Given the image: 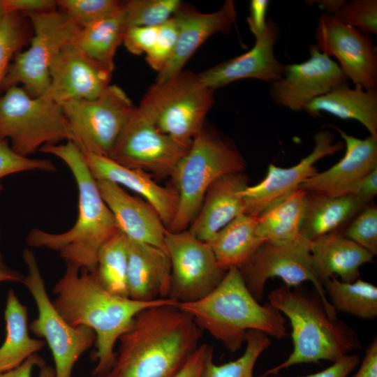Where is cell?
Masks as SVG:
<instances>
[{"label": "cell", "instance_id": "obj_54", "mask_svg": "<svg viewBox=\"0 0 377 377\" xmlns=\"http://www.w3.org/2000/svg\"><path fill=\"white\" fill-rule=\"evenodd\" d=\"M6 13L3 8V0H0V17Z\"/></svg>", "mask_w": 377, "mask_h": 377}, {"label": "cell", "instance_id": "obj_40", "mask_svg": "<svg viewBox=\"0 0 377 377\" xmlns=\"http://www.w3.org/2000/svg\"><path fill=\"white\" fill-rule=\"evenodd\" d=\"M342 233L373 256H376L377 254L376 207H365Z\"/></svg>", "mask_w": 377, "mask_h": 377}, {"label": "cell", "instance_id": "obj_3", "mask_svg": "<svg viewBox=\"0 0 377 377\" xmlns=\"http://www.w3.org/2000/svg\"><path fill=\"white\" fill-rule=\"evenodd\" d=\"M39 150L59 158L70 169L78 189V214L73 227L61 233L31 230L27 244L57 251L66 264L80 269L94 271L101 249L120 232L115 219L101 195L83 153L74 142L47 144Z\"/></svg>", "mask_w": 377, "mask_h": 377}, {"label": "cell", "instance_id": "obj_29", "mask_svg": "<svg viewBox=\"0 0 377 377\" xmlns=\"http://www.w3.org/2000/svg\"><path fill=\"white\" fill-rule=\"evenodd\" d=\"M219 265L227 271L244 266L264 242L256 216L243 214L221 229L208 242Z\"/></svg>", "mask_w": 377, "mask_h": 377}, {"label": "cell", "instance_id": "obj_35", "mask_svg": "<svg viewBox=\"0 0 377 377\" xmlns=\"http://www.w3.org/2000/svg\"><path fill=\"white\" fill-rule=\"evenodd\" d=\"M246 348L237 360L222 364L214 362V348L209 346L203 365L201 377H254V366L260 355L272 344L269 336L255 330L246 336Z\"/></svg>", "mask_w": 377, "mask_h": 377}, {"label": "cell", "instance_id": "obj_49", "mask_svg": "<svg viewBox=\"0 0 377 377\" xmlns=\"http://www.w3.org/2000/svg\"><path fill=\"white\" fill-rule=\"evenodd\" d=\"M353 377H377V339L368 346L357 372Z\"/></svg>", "mask_w": 377, "mask_h": 377}, {"label": "cell", "instance_id": "obj_36", "mask_svg": "<svg viewBox=\"0 0 377 377\" xmlns=\"http://www.w3.org/2000/svg\"><path fill=\"white\" fill-rule=\"evenodd\" d=\"M179 0L124 1L123 13L130 27H159L171 18L182 6Z\"/></svg>", "mask_w": 377, "mask_h": 377}, {"label": "cell", "instance_id": "obj_33", "mask_svg": "<svg viewBox=\"0 0 377 377\" xmlns=\"http://www.w3.org/2000/svg\"><path fill=\"white\" fill-rule=\"evenodd\" d=\"M330 302L336 310L362 319L372 320L377 316V288L360 278L346 283L330 276L323 282Z\"/></svg>", "mask_w": 377, "mask_h": 377}, {"label": "cell", "instance_id": "obj_24", "mask_svg": "<svg viewBox=\"0 0 377 377\" xmlns=\"http://www.w3.org/2000/svg\"><path fill=\"white\" fill-rule=\"evenodd\" d=\"M248 179L242 172L225 175L208 188L202 205L188 230L208 242L221 229L245 214L242 192Z\"/></svg>", "mask_w": 377, "mask_h": 377}, {"label": "cell", "instance_id": "obj_13", "mask_svg": "<svg viewBox=\"0 0 377 377\" xmlns=\"http://www.w3.org/2000/svg\"><path fill=\"white\" fill-rule=\"evenodd\" d=\"M189 147L161 132L138 106L108 158L121 165L140 170L152 176L171 177Z\"/></svg>", "mask_w": 377, "mask_h": 377}, {"label": "cell", "instance_id": "obj_37", "mask_svg": "<svg viewBox=\"0 0 377 377\" xmlns=\"http://www.w3.org/2000/svg\"><path fill=\"white\" fill-rule=\"evenodd\" d=\"M20 14L6 13L0 17V89L11 59L25 42V26Z\"/></svg>", "mask_w": 377, "mask_h": 377}, {"label": "cell", "instance_id": "obj_22", "mask_svg": "<svg viewBox=\"0 0 377 377\" xmlns=\"http://www.w3.org/2000/svg\"><path fill=\"white\" fill-rule=\"evenodd\" d=\"M101 195L112 212L120 232L128 239L165 250L167 228L154 207L107 180H96Z\"/></svg>", "mask_w": 377, "mask_h": 377}, {"label": "cell", "instance_id": "obj_4", "mask_svg": "<svg viewBox=\"0 0 377 377\" xmlns=\"http://www.w3.org/2000/svg\"><path fill=\"white\" fill-rule=\"evenodd\" d=\"M177 306L231 353L242 347L251 330L277 340L288 335L283 314L269 302L262 305L256 300L237 267L228 269L207 295L193 302L178 303Z\"/></svg>", "mask_w": 377, "mask_h": 377}, {"label": "cell", "instance_id": "obj_17", "mask_svg": "<svg viewBox=\"0 0 377 377\" xmlns=\"http://www.w3.org/2000/svg\"><path fill=\"white\" fill-rule=\"evenodd\" d=\"M312 151L296 165L286 168L269 164L265 178L258 184L248 186L242 192L245 214L258 216L274 204L298 189L300 185L318 172L314 164L320 158L333 155L343 148V142H334V135L327 130L316 133Z\"/></svg>", "mask_w": 377, "mask_h": 377}, {"label": "cell", "instance_id": "obj_34", "mask_svg": "<svg viewBox=\"0 0 377 377\" xmlns=\"http://www.w3.org/2000/svg\"><path fill=\"white\" fill-rule=\"evenodd\" d=\"M128 239L119 232L101 249L96 267L100 283L110 293L128 297L127 284Z\"/></svg>", "mask_w": 377, "mask_h": 377}, {"label": "cell", "instance_id": "obj_15", "mask_svg": "<svg viewBox=\"0 0 377 377\" xmlns=\"http://www.w3.org/2000/svg\"><path fill=\"white\" fill-rule=\"evenodd\" d=\"M315 39L320 51L337 59L348 80L365 89H376L377 52L367 34L323 13Z\"/></svg>", "mask_w": 377, "mask_h": 377}, {"label": "cell", "instance_id": "obj_11", "mask_svg": "<svg viewBox=\"0 0 377 377\" xmlns=\"http://www.w3.org/2000/svg\"><path fill=\"white\" fill-rule=\"evenodd\" d=\"M62 106L72 142L83 154L109 157L135 106L119 86L110 84L93 100H73Z\"/></svg>", "mask_w": 377, "mask_h": 377}, {"label": "cell", "instance_id": "obj_12", "mask_svg": "<svg viewBox=\"0 0 377 377\" xmlns=\"http://www.w3.org/2000/svg\"><path fill=\"white\" fill-rule=\"evenodd\" d=\"M239 269L249 290L259 302L263 297L266 281L270 278L279 277L290 288L311 281L329 318L337 319V311L313 269L310 240L300 236L285 245L264 242Z\"/></svg>", "mask_w": 377, "mask_h": 377}, {"label": "cell", "instance_id": "obj_47", "mask_svg": "<svg viewBox=\"0 0 377 377\" xmlns=\"http://www.w3.org/2000/svg\"><path fill=\"white\" fill-rule=\"evenodd\" d=\"M209 346L207 343H200L174 377H201Z\"/></svg>", "mask_w": 377, "mask_h": 377}, {"label": "cell", "instance_id": "obj_39", "mask_svg": "<svg viewBox=\"0 0 377 377\" xmlns=\"http://www.w3.org/2000/svg\"><path fill=\"white\" fill-rule=\"evenodd\" d=\"M343 24L365 34H377V1L353 0L341 6L333 15Z\"/></svg>", "mask_w": 377, "mask_h": 377}, {"label": "cell", "instance_id": "obj_10", "mask_svg": "<svg viewBox=\"0 0 377 377\" xmlns=\"http://www.w3.org/2000/svg\"><path fill=\"white\" fill-rule=\"evenodd\" d=\"M23 258L28 272L22 283L34 297L38 309V316L31 323L29 329L47 343L54 362L55 376L71 377L75 363L95 343V332L87 326L73 327L62 317L46 292L34 252L24 249Z\"/></svg>", "mask_w": 377, "mask_h": 377}, {"label": "cell", "instance_id": "obj_2", "mask_svg": "<svg viewBox=\"0 0 377 377\" xmlns=\"http://www.w3.org/2000/svg\"><path fill=\"white\" fill-rule=\"evenodd\" d=\"M53 305L73 327L87 326L96 334L97 363L92 374L103 376L112 368L114 346L142 310L156 305L177 303L167 298L141 302L113 295L100 283L96 269H80L67 264L64 275L54 285Z\"/></svg>", "mask_w": 377, "mask_h": 377}, {"label": "cell", "instance_id": "obj_32", "mask_svg": "<svg viewBox=\"0 0 377 377\" xmlns=\"http://www.w3.org/2000/svg\"><path fill=\"white\" fill-rule=\"evenodd\" d=\"M126 29L122 6L117 11L82 27L75 44L91 59L112 72L114 55L123 43Z\"/></svg>", "mask_w": 377, "mask_h": 377}, {"label": "cell", "instance_id": "obj_19", "mask_svg": "<svg viewBox=\"0 0 377 377\" xmlns=\"http://www.w3.org/2000/svg\"><path fill=\"white\" fill-rule=\"evenodd\" d=\"M279 36V25L272 18H268L264 30L254 36L255 44L250 50L198 73L200 81L214 90L244 78L258 79L270 84L279 80L286 68V65L274 54Z\"/></svg>", "mask_w": 377, "mask_h": 377}, {"label": "cell", "instance_id": "obj_42", "mask_svg": "<svg viewBox=\"0 0 377 377\" xmlns=\"http://www.w3.org/2000/svg\"><path fill=\"white\" fill-rule=\"evenodd\" d=\"M178 34L174 16L158 27V34L151 50L146 54L149 66L158 73L171 57L176 46Z\"/></svg>", "mask_w": 377, "mask_h": 377}, {"label": "cell", "instance_id": "obj_38", "mask_svg": "<svg viewBox=\"0 0 377 377\" xmlns=\"http://www.w3.org/2000/svg\"><path fill=\"white\" fill-rule=\"evenodd\" d=\"M57 6L80 27H86L119 10L124 1L58 0Z\"/></svg>", "mask_w": 377, "mask_h": 377}, {"label": "cell", "instance_id": "obj_8", "mask_svg": "<svg viewBox=\"0 0 377 377\" xmlns=\"http://www.w3.org/2000/svg\"><path fill=\"white\" fill-rule=\"evenodd\" d=\"M0 138L24 156L47 144L72 141L62 106L45 94L32 97L18 85L0 96Z\"/></svg>", "mask_w": 377, "mask_h": 377}, {"label": "cell", "instance_id": "obj_46", "mask_svg": "<svg viewBox=\"0 0 377 377\" xmlns=\"http://www.w3.org/2000/svg\"><path fill=\"white\" fill-rule=\"evenodd\" d=\"M269 4V1L267 0H252L250 2V15L247 22L254 36L260 34L266 26V14Z\"/></svg>", "mask_w": 377, "mask_h": 377}, {"label": "cell", "instance_id": "obj_28", "mask_svg": "<svg viewBox=\"0 0 377 377\" xmlns=\"http://www.w3.org/2000/svg\"><path fill=\"white\" fill-rule=\"evenodd\" d=\"M305 111L312 116L329 113L342 119L360 122L377 138V90L365 89L360 85L353 88L345 84L312 101Z\"/></svg>", "mask_w": 377, "mask_h": 377}, {"label": "cell", "instance_id": "obj_25", "mask_svg": "<svg viewBox=\"0 0 377 377\" xmlns=\"http://www.w3.org/2000/svg\"><path fill=\"white\" fill-rule=\"evenodd\" d=\"M170 283L171 265L166 251L128 239L129 298L141 302L167 299Z\"/></svg>", "mask_w": 377, "mask_h": 377}, {"label": "cell", "instance_id": "obj_6", "mask_svg": "<svg viewBox=\"0 0 377 377\" xmlns=\"http://www.w3.org/2000/svg\"><path fill=\"white\" fill-rule=\"evenodd\" d=\"M244 169V160L231 142L203 128L171 176L179 200L175 216L167 230H187L212 183L225 175L242 172Z\"/></svg>", "mask_w": 377, "mask_h": 377}, {"label": "cell", "instance_id": "obj_5", "mask_svg": "<svg viewBox=\"0 0 377 377\" xmlns=\"http://www.w3.org/2000/svg\"><path fill=\"white\" fill-rule=\"evenodd\" d=\"M269 302L290 320L293 350L281 364L267 370L260 377L272 376L291 366L336 362L349 352L362 347L355 332L340 320L327 314L318 293L283 284L268 295Z\"/></svg>", "mask_w": 377, "mask_h": 377}, {"label": "cell", "instance_id": "obj_20", "mask_svg": "<svg viewBox=\"0 0 377 377\" xmlns=\"http://www.w3.org/2000/svg\"><path fill=\"white\" fill-rule=\"evenodd\" d=\"M173 16L178 28L176 46L155 82L163 81L182 71L191 56L210 36L230 31L237 13L234 1L228 0L219 10L210 13L198 12L182 3Z\"/></svg>", "mask_w": 377, "mask_h": 377}, {"label": "cell", "instance_id": "obj_23", "mask_svg": "<svg viewBox=\"0 0 377 377\" xmlns=\"http://www.w3.org/2000/svg\"><path fill=\"white\" fill-rule=\"evenodd\" d=\"M90 171L96 180H107L138 193L151 205L168 228L178 207V194L175 188L157 184L150 174L124 167L111 158L83 154Z\"/></svg>", "mask_w": 377, "mask_h": 377}, {"label": "cell", "instance_id": "obj_52", "mask_svg": "<svg viewBox=\"0 0 377 377\" xmlns=\"http://www.w3.org/2000/svg\"><path fill=\"white\" fill-rule=\"evenodd\" d=\"M314 2H317L320 8L325 10V14L333 16L338 12L345 1L322 0Z\"/></svg>", "mask_w": 377, "mask_h": 377}, {"label": "cell", "instance_id": "obj_7", "mask_svg": "<svg viewBox=\"0 0 377 377\" xmlns=\"http://www.w3.org/2000/svg\"><path fill=\"white\" fill-rule=\"evenodd\" d=\"M214 91L202 84L198 74L182 70L155 82L138 108L161 132L190 147L203 130L206 115L214 102Z\"/></svg>", "mask_w": 377, "mask_h": 377}, {"label": "cell", "instance_id": "obj_14", "mask_svg": "<svg viewBox=\"0 0 377 377\" xmlns=\"http://www.w3.org/2000/svg\"><path fill=\"white\" fill-rule=\"evenodd\" d=\"M165 247L171 265L168 298L177 303L193 302L207 295L226 273L219 265L209 244L188 230H167Z\"/></svg>", "mask_w": 377, "mask_h": 377}, {"label": "cell", "instance_id": "obj_16", "mask_svg": "<svg viewBox=\"0 0 377 377\" xmlns=\"http://www.w3.org/2000/svg\"><path fill=\"white\" fill-rule=\"evenodd\" d=\"M309 53L307 60L286 65L283 76L271 83L270 97L274 104L303 111L315 98L348 84L339 64L315 44L310 45Z\"/></svg>", "mask_w": 377, "mask_h": 377}, {"label": "cell", "instance_id": "obj_53", "mask_svg": "<svg viewBox=\"0 0 377 377\" xmlns=\"http://www.w3.org/2000/svg\"><path fill=\"white\" fill-rule=\"evenodd\" d=\"M38 377H56L54 369L50 365H44L39 367Z\"/></svg>", "mask_w": 377, "mask_h": 377}, {"label": "cell", "instance_id": "obj_45", "mask_svg": "<svg viewBox=\"0 0 377 377\" xmlns=\"http://www.w3.org/2000/svg\"><path fill=\"white\" fill-rule=\"evenodd\" d=\"M360 363V357L357 355H346L333 362L325 369L316 374L299 377H348V376L357 367ZM264 377H277L267 376Z\"/></svg>", "mask_w": 377, "mask_h": 377}, {"label": "cell", "instance_id": "obj_27", "mask_svg": "<svg viewBox=\"0 0 377 377\" xmlns=\"http://www.w3.org/2000/svg\"><path fill=\"white\" fill-rule=\"evenodd\" d=\"M367 204L353 195L337 197L307 192L300 235L312 241L337 229L360 213Z\"/></svg>", "mask_w": 377, "mask_h": 377}, {"label": "cell", "instance_id": "obj_1", "mask_svg": "<svg viewBox=\"0 0 377 377\" xmlns=\"http://www.w3.org/2000/svg\"><path fill=\"white\" fill-rule=\"evenodd\" d=\"M177 304L140 311L118 340L112 368L98 377H174L200 346L203 331Z\"/></svg>", "mask_w": 377, "mask_h": 377}, {"label": "cell", "instance_id": "obj_9", "mask_svg": "<svg viewBox=\"0 0 377 377\" xmlns=\"http://www.w3.org/2000/svg\"><path fill=\"white\" fill-rule=\"evenodd\" d=\"M25 15L34 29L31 45L15 56L1 90L21 84L31 96L38 97L45 95L49 89L53 60L65 45L75 41L82 27L61 10Z\"/></svg>", "mask_w": 377, "mask_h": 377}, {"label": "cell", "instance_id": "obj_18", "mask_svg": "<svg viewBox=\"0 0 377 377\" xmlns=\"http://www.w3.org/2000/svg\"><path fill=\"white\" fill-rule=\"evenodd\" d=\"M45 94L61 105L73 100H93L110 85L112 71L82 52L75 42L65 45L53 60Z\"/></svg>", "mask_w": 377, "mask_h": 377}, {"label": "cell", "instance_id": "obj_21", "mask_svg": "<svg viewBox=\"0 0 377 377\" xmlns=\"http://www.w3.org/2000/svg\"><path fill=\"white\" fill-rule=\"evenodd\" d=\"M336 128L343 139L346 152L332 167L304 182L299 188L337 197L349 195L362 178L377 168V138H355Z\"/></svg>", "mask_w": 377, "mask_h": 377}, {"label": "cell", "instance_id": "obj_30", "mask_svg": "<svg viewBox=\"0 0 377 377\" xmlns=\"http://www.w3.org/2000/svg\"><path fill=\"white\" fill-rule=\"evenodd\" d=\"M4 318L6 335L0 347V373L17 367L46 344L43 339L29 336L27 308L11 288L7 293Z\"/></svg>", "mask_w": 377, "mask_h": 377}, {"label": "cell", "instance_id": "obj_44", "mask_svg": "<svg viewBox=\"0 0 377 377\" xmlns=\"http://www.w3.org/2000/svg\"><path fill=\"white\" fill-rule=\"evenodd\" d=\"M5 13H29L54 10L56 1L52 0H3Z\"/></svg>", "mask_w": 377, "mask_h": 377}, {"label": "cell", "instance_id": "obj_50", "mask_svg": "<svg viewBox=\"0 0 377 377\" xmlns=\"http://www.w3.org/2000/svg\"><path fill=\"white\" fill-rule=\"evenodd\" d=\"M45 364L46 363L44 359L36 353L26 359L17 367L0 373V377H31L34 368H39Z\"/></svg>", "mask_w": 377, "mask_h": 377}, {"label": "cell", "instance_id": "obj_51", "mask_svg": "<svg viewBox=\"0 0 377 377\" xmlns=\"http://www.w3.org/2000/svg\"><path fill=\"white\" fill-rule=\"evenodd\" d=\"M24 276L19 272L8 268L5 265H0V282H23Z\"/></svg>", "mask_w": 377, "mask_h": 377}, {"label": "cell", "instance_id": "obj_43", "mask_svg": "<svg viewBox=\"0 0 377 377\" xmlns=\"http://www.w3.org/2000/svg\"><path fill=\"white\" fill-rule=\"evenodd\" d=\"M158 27H130L126 29L123 43L132 54H147L153 47Z\"/></svg>", "mask_w": 377, "mask_h": 377}, {"label": "cell", "instance_id": "obj_55", "mask_svg": "<svg viewBox=\"0 0 377 377\" xmlns=\"http://www.w3.org/2000/svg\"><path fill=\"white\" fill-rule=\"evenodd\" d=\"M4 265L3 263V256L1 255V253H0V265Z\"/></svg>", "mask_w": 377, "mask_h": 377}, {"label": "cell", "instance_id": "obj_26", "mask_svg": "<svg viewBox=\"0 0 377 377\" xmlns=\"http://www.w3.org/2000/svg\"><path fill=\"white\" fill-rule=\"evenodd\" d=\"M311 253L313 269L322 284L334 274L343 282L355 281L360 278V267L372 262L374 256L338 231L311 241Z\"/></svg>", "mask_w": 377, "mask_h": 377}, {"label": "cell", "instance_id": "obj_48", "mask_svg": "<svg viewBox=\"0 0 377 377\" xmlns=\"http://www.w3.org/2000/svg\"><path fill=\"white\" fill-rule=\"evenodd\" d=\"M377 193V168L362 178L351 189L353 195L368 204Z\"/></svg>", "mask_w": 377, "mask_h": 377}, {"label": "cell", "instance_id": "obj_31", "mask_svg": "<svg viewBox=\"0 0 377 377\" xmlns=\"http://www.w3.org/2000/svg\"><path fill=\"white\" fill-rule=\"evenodd\" d=\"M306 193L298 188L256 216L257 231L264 242L285 245L301 236Z\"/></svg>", "mask_w": 377, "mask_h": 377}, {"label": "cell", "instance_id": "obj_41", "mask_svg": "<svg viewBox=\"0 0 377 377\" xmlns=\"http://www.w3.org/2000/svg\"><path fill=\"white\" fill-rule=\"evenodd\" d=\"M54 172L57 168L47 159L31 158L15 151L8 140L0 138V179L8 175L31 170ZM2 186L0 185V191Z\"/></svg>", "mask_w": 377, "mask_h": 377}]
</instances>
